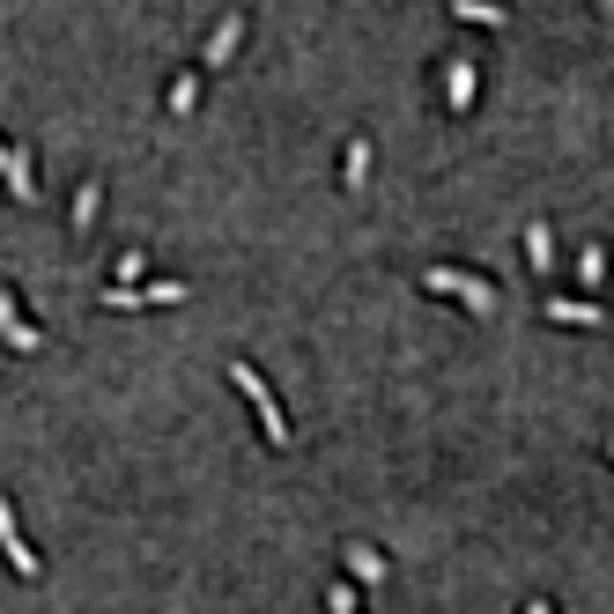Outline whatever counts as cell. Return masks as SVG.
Wrapping results in <instances>:
<instances>
[{
	"label": "cell",
	"mask_w": 614,
	"mask_h": 614,
	"mask_svg": "<svg viewBox=\"0 0 614 614\" xmlns=\"http://www.w3.org/2000/svg\"><path fill=\"white\" fill-rule=\"evenodd\" d=\"M459 23H504V8H489V0H459Z\"/></svg>",
	"instance_id": "12"
},
{
	"label": "cell",
	"mask_w": 614,
	"mask_h": 614,
	"mask_svg": "<svg viewBox=\"0 0 614 614\" xmlns=\"http://www.w3.org/2000/svg\"><path fill=\"white\" fill-rule=\"evenodd\" d=\"M0 333H8V348H37V341H45L37 326H23V319H15V304H8V296H0Z\"/></svg>",
	"instance_id": "7"
},
{
	"label": "cell",
	"mask_w": 614,
	"mask_h": 614,
	"mask_svg": "<svg viewBox=\"0 0 614 614\" xmlns=\"http://www.w3.org/2000/svg\"><path fill=\"white\" fill-rule=\"evenodd\" d=\"M230 378H237V393H245V400L259 407V430H267V444H289V415H282V407H274L267 378H259L252 363H230Z\"/></svg>",
	"instance_id": "1"
},
{
	"label": "cell",
	"mask_w": 614,
	"mask_h": 614,
	"mask_svg": "<svg viewBox=\"0 0 614 614\" xmlns=\"http://www.w3.org/2000/svg\"><path fill=\"white\" fill-rule=\"evenodd\" d=\"M0 178H8V193H15V200H30V163L15 156L8 141H0Z\"/></svg>",
	"instance_id": "6"
},
{
	"label": "cell",
	"mask_w": 614,
	"mask_h": 614,
	"mask_svg": "<svg viewBox=\"0 0 614 614\" xmlns=\"http://www.w3.org/2000/svg\"><path fill=\"white\" fill-rule=\"evenodd\" d=\"M526 614H555V607H548V600H533V607H526Z\"/></svg>",
	"instance_id": "16"
},
{
	"label": "cell",
	"mask_w": 614,
	"mask_h": 614,
	"mask_svg": "<svg viewBox=\"0 0 614 614\" xmlns=\"http://www.w3.org/2000/svg\"><path fill=\"white\" fill-rule=\"evenodd\" d=\"M193 97H200V74H185V82L171 89V111H193Z\"/></svg>",
	"instance_id": "14"
},
{
	"label": "cell",
	"mask_w": 614,
	"mask_h": 614,
	"mask_svg": "<svg viewBox=\"0 0 614 614\" xmlns=\"http://www.w3.org/2000/svg\"><path fill=\"white\" fill-rule=\"evenodd\" d=\"M348 570H356L363 585H378V578H385V555H378V548H348Z\"/></svg>",
	"instance_id": "9"
},
{
	"label": "cell",
	"mask_w": 614,
	"mask_h": 614,
	"mask_svg": "<svg viewBox=\"0 0 614 614\" xmlns=\"http://www.w3.org/2000/svg\"><path fill=\"white\" fill-rule=\"evenodd\" d=\"M548 319H563V326H600V304H570V296H555Z\"/></svg>",
	"instance_id": "8"
},
{
	"label": "cell",
	"mask_w": 614,
	"mask_h": 614,
	"mask_svg": "<svg viewBox=\"0 0 614 614\" xmlns=\"http://www.w3.org/2000/svg\"><path fill=\"white\" fill-rule=\"evenodd\" d=\"M237 45H245V15H230V23H222V30L208 37V67H222V60H230Z\"/></svg>",
	"instance_id": "5"
},
{
	"label": "cell",
	"mask_w": 614,
	"mask_h": 614,
	"mask_svg": "<svg viewBox=\"0 0 614 614\" xmlns=\"http://www.w3.org/2000/svg\"><path fill=\"white\" fill-rule=\"evenodd\" d=\"M474 82H481V74H474V67H452V104H459V111H467V104H474Z\"/></svg>",
	"instance_id": "11"
},
{
	"label": "cell",
	"mask_w": 614,
	"mask_h": 614,
	"mask_svg": "<svg viewBox=\"0 0 614 614\" xmlns=\"http://www.w3.org/2000/svg\"><path fill=\"white\" fill-rule=\"evenodd\" d=\"M0 548H8V570L15 578H37V555H30V541L15 533V504L0 496Z\"/></svg>",
	"instance_id": "3"
},
{
	"label": "cell",
	"mask_w": 614,
	"mask_h": 614,
	"mask_svg": "<svg viewBox=\"0 0 614 614\" xmlns=\"http://www.w3.org/2000/svg\"><path fill=\"white\" fill-rule=\"evenodd\" d=\"M97 200H104L97 185H82V200H74V230H89V222H97Z\"/></svg>",
	"instance_id": "13"
},
{
	"label": "cell",
	"mask_w": 614,
	"mask_h": 614,
	"mask_svg": "<svg viewBox=\"0 0 614 614\" xmlns=\"http://www.w3.org/2000/svg\"><path fill=\"white\" fill-rule=\"evenodd\" d=\"M422 289L459 296V304H467V311H481V319L496 311V289H489V282H474V274H459V267H430V274H422Z\"/></svg>",
	"instance_id": "2"
},
{
	"label": "cell",
	"mask_w": 614,
	"mask_h": 614,
	"mask_svg": "<svg viewBox=\"0 0 614 614\" xmlns=\"http://www.w3.org/2000/svg\"><path fill=\"white\" fill-rule=\"evenodd\" d=\"M111 311H134V304H185V282H148V289H104Z\"/></svg>",
	"instance_id": "4"
},
{
	"label": "cell",
	"mask_w": 614,
	"mask_h": 614,
	"mask_svg": "<svg viewBox=\"0 0 614 614\" xmlns=\"http://www.w3.org/2000/svg\"><path fill=\"white\" fill-rule=\"evenodd\" d=\"M548 252H555V237H548V222H533V230H526V259H533V267H548Z\"/></svg>",
	"instance_id": "10"
},
{
	"label": "cell",
	"mask_w": 614,
	"mask_h": 614,
	"mask_svg": "<svg viewBox=\"0 0 614 614\" xmlns=\"http://www.w3.org/2000/svg\"><path fill=\"white\" fill-rule=\"evenodd\" d=\"M326 607H333V614H363V607H356V592H348V585H333V592H326Z\"/></svg>",
	"instance_id": "15"
}]
</instances>
